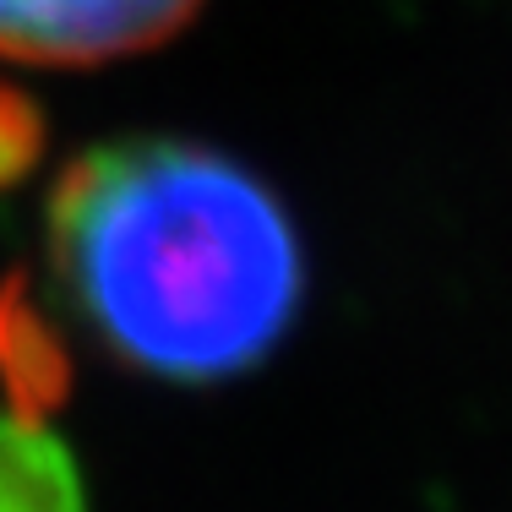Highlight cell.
Returning a JSON list of instances; mask_svg holds the SVG:
<instances>
[{
  "label": "cell",
  "instance_id": "2",
  "mask_svg": "<svg viewBox=\"0 0 512 512\" xmlns=\"http://www.w3.org/2000/svg\"><path fill=\"white\" fill-rule=\"evenodd\" d=\"M202 0H0V55L28 66H104L175 39Z\"/></svg>",
  "mask_w": 512,
  "mask_h": 512
},
{
  "label": "cell",
  "instance_id": "4",
  "mask_svg": "<svg viewBox=\"0 0 512 512\" xmlns=\"http://www.w3.org/2000/svg\"><path fill=\"white\" fill-rule=\"evenodd\" d=\"M0 512H88V485L44 420L0 414Z\"/></svg>",
  "mask_w": 512,
  "mask_h": 512
},
{
  "label": "cell",
  "instance_id": "3",
  "mask_svg": "<svg viewBox=\"0 0 512 512\" xmlns=\"http://www.w3.org/2000/svg\"><path fill=\"white\" fill-rule=\"evenodd\" d=\"M0 387L11 398V414H28V420L60 414L77 387L71 349L60 344L55 316L33 295L28 273L0 278Z\"/></svg>",
  "mask_w": 512,
  "mask_h": 512
},
{
  "label": "cell",
  "instance_id": "1",
  "mask_svg": "<svg viewBox=\"0 0 512 512\" xmlns=\"http://www.w3.org/2000/svg\"><path fill=\"white\" fill-rule=\"evenodd\" d=\"M50 273L109 360L180 387L262 365L306 300L284 202L186 137H120L71 158L50 191Z\"/></svg>",
  "mask_w": 512,
  "mask_h": 512
},
{
  "label": "cell",
  "instance_id": "5",
  "mask_svg": "<svg viewBox=\"0 0 512 512\" xmlns=\"http://www.w3.org/2000/svg\"><path fill=\"white\" fill-rule=\"evenodd\" d=\"M44 142H50V120H44L39 99L0 82V191L22 186L39 169Z\"/></svg>",
  "mask_w": 512,
  "mask_h": 512
}]
</instances>
